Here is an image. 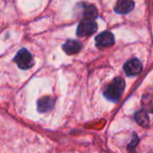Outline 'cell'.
<instances>
[{
  "label": "cell",
  "mask_w": 153,
  "mask_h": 153,
  "mask_svg": "<svg viewBox=\"0 0 153 153\" xmlns=\"http://www.w3.org/2000/svg\"><path fill=\"white\" fill-rule=\"evenodd\" d=\"M82 43L75 39H68L63 45V49L67 55H74L82 49Z\"/></svg>",
  "instance_id": "obj_7"
},
{
  "label": "cell",
  "mask_w": 153,
  "mask_h": 153,
  "mask_svg": "<svg viewBox=\"0 0 153 153\" xmlns=\"http://www.w3.org/2000/svg\"><path fill=\"white\" fill-rule=\"evenodd\" d=\"M142 106L143 110L153 114V87H150L146 90L142 97Z\"/></svg>",
  "instance_id": "obj_6"
},
{
  "label": "cell",
  "mask_w": 153,
  "mask_h": 153,
  "mask_svg": "<svg viewBox=\"0 0 153 153\" xmlns=\"http://www.w3.org/2000/svg\"><path fill=\"white\" fill-rule=\"evenodd\" d=\"M126 82L125 80L121 77L115 78L106 88L104 91V96L112 101H117L121 98L124 90H125Z\"/></svg>",
  "instance_id": "obj_1"
},
{
  "label": "cell",
  "mask_w": 153,
  "mask_h": 153,
  "mask_svg": "<svg viewBox=\"0 0 153 153\" xmlns=\"http://www.w3.org/2000/svg\"><path fill=\"white\" fill-rule=\"evenodd\" d=\"M134 7V2L131 0H120L115 6V12L120 14H126L131 12Z\"/></svg>",
  "instance_id": "obj_9"
},
{
  "label": "cell",
  "mask_w": 153,
  "mask_h": 153,
  "mask_svg": "<svg viewBox=\"0 0 153 153\" xmlns=\"http://www.w3.org/2000/svg\"><path fill=\"white\" fill-rule=\"evenodd\" d=\"M97 29L98 24L93 19H85L79 23L76 33L80 37L90 36L95 33Z\"/></svg>",
  "instance_id": "obj_3"
},
{
  "label": "cell",
  "mask_w": 153,
  "mask_h": 153,
  "mask_svg": "<svg viewBox=\"0 0 153 153\" xmlns=\"http://www.w3.org/2000/svg\"><path fill=\"white\" fill-rule=\"evenodd\" d=\"M143 70V64L137 58H133L124 65V71L128 76L139 74Z\"/></svg>",
  "instance_id": "obj_5"
},
{
  "label": "cell",
  "mask_w": 153,
  "mask_h": 153,
  "mask_svg": "<svg viewBox=\"0 0 153 153\" xmlns=\"http://www.w3.org/2000/svg\"><path fill=\"white\" fill-rule=\"evenodd\" d=\"M13 61L22 70H28L34 65V59L31 53L26 48H22L18 51L13 58Z\"/></svg>",
  "instance_id": "obj_2"
},
{
  "label": "cell",
  "mask_w": 153,
  "mask_h": 153,
  "mask_svg": "<svg viewBox=\"0 0 153 153\" xmlns=\"http://www.w3.org/2000/svg\"><path fill=\"white\" fill-rule=\"evenodd\" d=\"M96 46L100 48H109L115 43V37L110 31H103L95 38Z\"/></svg>",
  "instance_id": "obj_4"
},
{
  "label": "cell",
  "mask_w": 153,
  "mask_h": 153,
  "mask_svg": "<svg viewBox=\"0 0 153 153\" xmlns=\"http://www.w3.org/2000/svg\"><path fill=\"white\" fill-rule=\"evenodd\" d=\"M134 119L136 123L143 127H148L150 126L149 116L147 115V112L143 109L139 110L134 114Z\"/></svg>",
  "instance_id": "obj_10"
},
{
  "label": "cell",
  "mask_w": 153,
  "mask_h": 153,
  "mask_svg": "<svg viewBox=\"0 0 153 153\" xmlns=\"http://www.w3.org/2000/svg\"><path fill=\"white\" fill-rule=\"evenodd\" d=\"M83 16L86 19H93L98 16V10L92 4H86L83 7Z\"/></svg>",
  "instance_id": "obj_11"
},
{
  "label": "cell",
  "mask_w": 153,
  "mask_h": 153,
  "mask_svg": "<svg viewBox=\"0 0 153 153\" xmlns=\"http://www.w3.org/2000/svg\"><path fill=\"white\" fill-rule=\"evenodd\" d=\"M55 106V100L51 97H43L38 100V111L40 113H46L51 110Z\"/></svg>",
  "instance_id": "obj_8"
}]
</instances>
